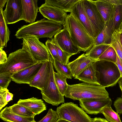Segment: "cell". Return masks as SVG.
I'll return each instance as SVG.
<instances>
[{"label":"cell","instance_id":"45","mask_svg":"<svg viewBox=\"0 0 122 122\" xmlns=\"http://www.w3.org/2000/svg\"><path fill=\"white\" fill-rule=\"evenodd\" d=\"M118 81L119 85L122 91V77Z\"/></svg>","mask_w":122,"mask_h":122},{"label":"cell","instance_id":"42","mask_svg":"<svg viewBox=\"0 0 122 122\" xmlns=\"http://www.w3.org/2000/svg\"><path fill=\"white\" fill-rule=\"evenodd\" d=\"M13 95L8 90L6 93L5 100V105H6L8 102L12 100Z\"/></svg>","mask_w":122,"mask_h":122},{"label":"cell","instance_id":"3","mask_svg":"<svg viewBox=\"0 0 122 122\" xmlns=\"http://www.w3.org/2000/svg\"><path fill=\"white\" fill-rule=\"evenodd\" d=\"M63 26L68 31L72 40L80 51H87L94 45V39L89 35L71 13L67 15Z\"/></svg>","mask_w":122,"mask_h":122},{"label":"cell","instance_id":"14","mask_svg":"<svg viewBox=\"0 0 122 122\" xmlns=\"http://www.w3.org/2000/svg\"><path fill=\"white\" fill-rule=\"evenodd\" d=\"M42 15L48 19L56 21L64 25L67 15V12L56 7L45 3L39 8Z\"/></svg>","mask_w":122,"mask_h":122},{"label":"cell","instance_id":"20","mask_svg":"<svg viewBox=\"0 0 122 122\" xmlns=\"http://www.w3.org/2000/svg\"><path fill=\"white\" fill-rule=\"evenodd\" d=\"M17 103L26 107L36 115H38L46 109L43 101L34 97L26 99H20Z\"/></svg>","mask_w":122,"mask_h":122},{"label":"cell","instance_id":"38","mask_svg":"<svg viewBox=\"0 0 122 122\" xmlns=\"http://www.w3.org/2000/svg\"><path fill=\"white\" fill-rule=\"evenodd\" d=\"M9 90L7 89H0V110L5 105V100L6 94Z\"/></svg>","mask_w":122,"mask_h":122},{"label":"cell","instance_id":"22","mask_svg":"<svg viewBox=\"0 0 122 122\" xmlns=\"http://www.w3.org/2000/svg\"><path fill=\"white\" fill-rule=\"evenodd\" d=\"M92 0L95 5L105 23L109 21L113 18L114 5L108 1L107 0Z\"/></svg>","mask_w":122,"mask_h":122},{"label":"cell","instance_id":"40","mask_svg":"<svg viewBox=\"0 0 122 122\" xmlns=\"http://www.w3.org/2000/svg\"><path fill=\"white\" fill-rule=\"evenodd\" d=\"M7 55L3 49L0 48V65L3 64L7 61Z\"/></svg>","mask_w":122,"mask_h":122},{"label":"cell","instance_id":"1","mask_svg":"<svg viewBox=\"0 0 122 122\" xmlns=\"http://www.w3.org/2000/svg\"><path fill=\"white\" fill-rule=\"evenodd\" d=\"M63 27L59 23L44 18L23 26L16 31L15 36L18 39L32 36L39 39L47 38L51 39Z\"/></svg>","mask_w":122,"mask_h":122},{"label":"cell","instance_id":"26","mask_svg":"<svg viewBox=\"0 0 122 122\" xmlns=\"http://www.w3.org/2000/svg\"><path fill=\"white\" fill-rule=\"evenodd\" d=\"M112 30L113 33L118 30L122 23V0H118L114 5V10L112 20Z\"/></svg>","mask_w":122,"mask_h":122},{"label":"cell","instance_id":"8","mask_svg":"<svg viewBox=\"0 0 122 122\" xmlns=\"http://www.w3.org/2000/svg\"><path fill=\"white\" fill-rule=\"evenodd\" d=\"M53 60L50 61V70L49 81L45 89L41 91L42 99L53 106H57L65 102L64 96L59 92L54 77Z\"/></svg>","mask_w":122,"mask_h":122},{"label":"cell","instance_id":"7","mask_svg":"<svg viewBox=\"0 0 122 122\" xmlns=\"http://www.w3.org/2000/svg\"><path fill=\"white\" fill-rule=\"evenodd\" d=\"M56 112L59 119L70 122H92L93 119L77 105L71 102L62 104L57 108Z\"/></svg>","mask_w":122,"mask_h":122},{"label":"cell","instance_id":"32","mask_svg":"<svg viewBox=\"0 0 122 122\" xmlns=\"http://www.w3.org/2000/svg\"><path fill=\"white\" fill-rule=\"evenodd\" d=\"M54 77L56 84L60 93L64 96L68 88L66 78L57 72L54 71Z\"/></svg>","mask_w":122,"mask_h":122},{"label":"cell","instance_id":"35","mask_svg":"<svg viewBox=\"0 0 122 122\" xmlns=\"http://www.w3.org/2000/svg\"><path fill=\"white\" fill-rule=\"evenodd\" d=\"M46 46L51 56L54 59L61 62L58 55L57 51L51 39H48L45 43Z\"/></svg>","mask_w":122,"mask_h":122},{"label":"cell","instance_id":"16","mask_svg":"<svg viewBox=\"0 0 122 122\" xmlns=\"http://www.w3.org/2000/svg\"><path fill=\"white\" fill-rule=\"evenodd\" d=\"M50 70V61L44 62L29 85L41 91L45 90L49 81Z\"/></svg>","mask_w":122,"mask_h":122},{"label":"cell","instance_id":"10","mask_svg":"<svg viewBox=\"0 0 122 122\" xmlns=\"http://www.w3.org/2000/svg\"><path fill=\"white\" fill-rule=\"evenodd\" d=\"M53 39L62 50L70 55L76 54L80 51L65 28H63L56 34Z\"/></svg>","mask_w":122,"mask_h":122},{"label":"cell","instance_id":"21","mask_svg":"<svg viewBox=\"0 0 122 122\" xmlns=\"http://www.w3.org/2000/svg\"><path fill=\"white\" fill-rule=\"evenodd\" d=\"M0 118L4 121L9 122H36L34 117H25L17 114L12 111L10 106L1 111Z\"/></svg>","mask_w":122,"mask_h":122},{"label":"cell","instance_id":"48","mask_svg":"<svg viewBox=\"0 0 122 122\" xmlns=\"http://www.w3.org/2000/svg\"><path fill=\"white\" fill-rule=\"evenodd\" d=\"M120 39L121 43L122 46V33H120Z\"/></svg>","mask_w":122,"mask_h":122},{"label":"cell","instance_id":"36","mask_svg":"<svg viewBox=\"0 0 122 122\" xmlns=\"http://www.w3.org/2000/svg\"><path fill=\"white\" fill-rule=\"evenodd\" d=\"M51 40L56 49L59 56L61 60V62L65 64H67L69 62V58L72 56L62 50L53 38Z\"/></svg>","mask_w":122,"mask_h":122},{"label":"cell","instance_id":"43","mask_svg":"<svg viewBox=\"0 0 122 122\" xmlns=\"http://www.w3.org/2000/svg\"><path fill=\"white\" fill-rule=\"evenodd\" d=\"M92 122H109L106 119L100 117H95L93 118Z\"/></svg>","mask_w":122,"mask_h":122},{"label":"cell","instance_id":"17","mask_svg":"<svg viewBox=\"0 0 122 122\" xmlns=\"http://www.w3.org/2000/svg\"><path fill=\"white\" fill-rule=\"evenodd\" d=\"M22 9V20L32 23L35 22L38 12L37 0H21Z\"/></svg>","mask_w":122,"mask_h":122},{"label":"cell","instance_id":"6","mask_svg":"<svg viewBox=\"0 0 122 122\" xmlns=\"http://www.w3.org/2000/svg\"><path fill=\"white\" fill-rule=\"evenodd\" d=\"M23 48L29 53L33 58L38 62H44L53 60L46 45L34 36L23 39Z\"/></svg>","mask_w":122,"mask_h":122},{"label":"cell","instance_id":"47","mask_svg":"<svg viewBox=\"0 0 122 122\" xmlns=\"http://www.w3.org/2000/svg\"><path fill=\"white\" fill-rule=\"evenodd\" d=\"M118 30L120 33H122V23L121 24Z\"/></svg>","mask_w":122,"mask_h":122},{"label":"cell","instance_id":"46","mask_svg":"<svg viewBox=\"0 0 122 122\" xmlns=\"http://www.w3.org/2000/svg\"><path fill=\"white\" fill-rule=\"evenodd\" d=\"M56 122H70L69 121H68L62 119H59Z\"/></svg>","mask_w":122,"mask_h":122},{"label":"cell","instance_id":"29","mask_svg":"<svg viewBox=\"0 0 122 122\" xmlns=\"http://www.w3.org/2000/svg\"><path fill=\"white\" fill-rule=\"evenodd\" d=\"M120 33L118 30H115L113 33L110 46L115 51L117 56L122 60V46L120 39Z\"/></svg>","mask_w":122,"mask_h":122},{"label":"cell","instance_id":"27","mask_svg":"<svg viewBox=\"0 0 122 122\" xmlns=\"http://www.w3.org/2000/svg\"><path fill=\"white\" fill-rule=\"evenodd\" d=\"M110 46V45L106 44L94 45L85 54L88 58L92 60L95 61H98L99 57Z\"/></svg>","mask_w":122,"mask_h":122},{"label":"cell","instance_id":"41","mask_svg":"<svg viewBox=\"0 0 122 122\" xmlns=\"http://www.w3.org/2000/svg\"><path fill=\"white\" fill-rule=\"evenodd\" d=\"M115 64L119 69L121 75V77H122V60L117 55V60Z\"/></svg>","mask_w":122,"mask_h":122},{"label":"cell","instance_id":"24","mask_svg":"<svg viewBox=\"0 0 122 122\" xmlns=\"http://www.w3.org/2000/svg\"><path fill=\"white\" fill-rule=\"evenodd\" d=\"M0 48L6 47L10 40V31L7 26L3 9L0 10Z\"/></svg>","mask_w":122,"mask_h":122},{"label":"cell","instance_id":"33","mask_svg":"<svg viewBox=\"0 0 122 122\" xmlns=\"http://www.w3.org/2000/svg\"><path fill=\"white\" fill-rule=\"evenodd\" d=\"M117 58V54L115 51L110 46L99 57L98 61H109L115 63Z\"/></svg>","mask_w":122,"mask_h":122},{"label":"cell","instance_id":"31","mask_svg":"<svg viewBox=\"0 0 122 122\" xmlns=\"http://www.w3.org/2000/svg\"><path fill=\"white\" fill-rule=\"evenodd\" d=\"M14 113L19 115L25 117H34L36 115L24 106L18 103L10 106Z\"/></svg>","mask_w":122,"mask_h":122},{"label":"cell","instance_id":"28","mask_svg":"<svg viewBox=\"0 0 122 122\" xmlns=\"http://www.w3.org/2000/svg\"><path fill=\"white\" fill-rule=\"evenodd\" d=\"M53 59V64L57 72L67 78L72 79L73 75L68 64H66L56 60Z\"/></svg>","mask_w":122,"mask_h":122},{"label":"cell","instance_id":"15","mask_svg":"<svg viewBox=\"0 0 122 122\" xmlns=\"http://www.w3.org/2000/svg\"><path fill=\"white\" fill-rule=\"evenodd\" d=\"M70 13L84 28L89 35L94 39L93 29L85 12L81 0H79L75 3Z\"/></svg>","mask_w":122,"mask_h":122},{"label":"cell","instance_id":"44","mask_svg":"<svg viewBox=\"0 0 122 122\" xmlns=\"http://www.w3.org/2000/svg\"><path fill=\"white\" fill-rule=\"evenodd\" d=\"M7 0H0V10L3 9Z\"/></svg>","mask_w":122,"mask_h":122},{"label":"cell","instance_id":"12","mask_svg":"<svg viewBox=\"0 0 122 122\" xmlns=\"http://www.w3.org/2000/svg\"><path fill=\"white\" fill-rule=\"evenodd\" d=\"M44 63L38 62L33 65L14 73L11 76V80L18 84L29 85Z\"/></svg>","mask_w":122,"mask_h":122},{"label":"cell","instance_id":"25","mask_svg":"<svg viewBox=\"0 0 122 122\" xmlns=\"http://www.w3.org/2000/svg\"><path fill=\"white\" fill-rule=\"evenodd\" d=\"M79 0H46L45 3L60 9L66 12H71L73 7Z\"/></svg>","mask_w":122,"mask_h":122},{"label":"cell","instance_id":"34","mask_svg":"<svg viewBox=\"0 0 122 122\" xmlns=\"http://www.w3.org/2000/svg\"><path fill=\"white\" fill-rule=\"evenodd\" d=\"M59 119L56 111L50 108L46 115L42 119L36 122H56Z\"/></svg>","mask_w":122,"mask_h":122},{"label":"cell","instance_id":"11","mask_svg":"<svg viewBox=\"0 0 122 122\" xmlns=\"http://www.w3.org/2000/svg\"><path fill=\"white\" fill-rule=\"evenodd\" d=\"M4 13L8 24L22 20V9L21 0H7Z\"/></svg>","mask_w":122,"mask_h":122},{"label":"cell","instance_id":"4","mask_svg":"<svg viewBox=\"0 0 122 122\" xmlns=\"http://www.w3.org/2000/svg\"><path fill=\"white\" fill-rule=\"evenodd\" d=\"M38 62L25 50L23 48L19 49L9 54L6 62L0 65V75L11 76Z\"/></svg>","mask_w":122,"mask_h":122},{"label":"cell","instance_id":"19","mask_svg":"<svg viewBox=\"0 0 122 122\" xmlns=\"http://www.w3.org/2000/svg\"><path fill=\"white\" fill-rule=\"evenodd\" d=\"M95 61L83 53L73 61L68 64L74 78L85 70L92 62Z\"/></svg>","mask_w":122,"mask_h":122},{"label":"cell","instance_id":"13","mask_svg":"<svg viewBox=\"0 0 122 122\" xmlns=\"http://www.w3.org/2000/svg\"><path fill=\"white\" fill-rule=\"evenodd\" d=\"M81 108L87 113L96 115L105 107L111 106L112 101L109 97L101 100L84 99L79 100Z\"/></svg>","mask_w":122,"mask_h":122},{"label":"cell","instance_id":"5","mask_svg":"<svg viewBox=\"0 0 122 122\" xmlns=\"http://www.w3.org/2000/svg\"><path fill=\"white\" fill-rule=\"evenodd\" d=\"M95 62L96 69L98 72L100 85L105 88L115 85L121 77L116 64L103 60L96 61Z\"/></svg>","mask_w":122,"mask_h":122},{"label":"cell","instance_id":"18","mask_svg":"<svg viewBox=\"0 0 122 122\" xmlns=\"http://www.w3.org/2000/svg\"><path fill=\"white\" fill-rule=\"evenodd\" d=\"M96 61H94L75 79L90 84L100 85L98 80V72L96 70Z\"/></svg>","mask_w":122,"mask_h":122},{"label":"cell","instance_id":"9","mask_svg":"<svg viewBox=\"0 0 122 122\" xmlns=\"http://www.w3.org/2000/svg\"><path fill=\"white\" fill-rule=\"evenodd\" d=\"M81 1L92 28L95 39L103 29L105 22L92 0H81Z\"/></svg>","mask_w":122,"mask_h":122},{"label":"cell","instance_id":"39","mask_svg":"<svg viewBox=\"0 0 122 122\" xmlns=\"http://www.w3.org/2000/svg\"><path fill=\"white\" fill-rule=\"evenodd\" d=\"M113 105L118 113L122 114V97H118L114 102Z\"/></svg>","mask_w":122,"mask_h":122},{"label":"cell","instance_id":"23","mask_svg":"<svg viewBox=\"0 0 122 122\" xmlns=\"http://www.w3.org/2000/svg\"><path fill=\"white\" fill-rule=\"evenodd\" d=\"M112 27V19L105 23L103 29L95 39L94 45L102 44H110L113 33Z\"/></svg>","mask_w":122,"mask_h":122},{"label":"cell","instance_id":"30","mask_svg":"<svg viewBox=\"0 0 122 122\" xmlns=\"http://www.w3.org/2000/svg\"><path fill=\"white\" fill-rule=\"evenodd\" d=\"M111 105L107 106L101 110L106 120L109 122H121L119 115L112 109Z\"/></svg>","mask_w":122,"mask_h":122},{"label":"cell","instance_id":"37","mask_svg":"<svg viewBox=\"0 0 122 122\" xmlns=\"http://www.w3.org/2000/svg\"><path fill=\"white\" fill-rule=\"evenodd\" d=\"M11 80L10 76L0 75V89H7Z\"/></svg>","mask_w":122,"mask_h":122},{"label":"cell","instance_id":"2","mask_svg":"<svg viewBox=\"0 0 122 122\" xmlns=\"http://www.w3.org/2000/svg\"><path fill=\"white\" fill-rule=\"evenodd\" d=\"M74 100L84 99L101 100L109 97L105 88L98 85L83 82L69 85L64 96Z\"/></svg>","mask_w":122,"mask_h":122}]
</instances>
